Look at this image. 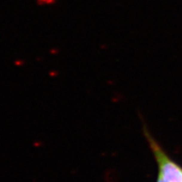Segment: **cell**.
Here are the masks:
<instances>
[{
	"mask_svg": "<svg viewBox=\"0 0 182 182\" xmlns=\"http://www.w3.org/2000/svg\"><path fill=\"white\" fill-rule=\"evenodd\" d=\"M55 0H38L40 4H51L52 3H54Z\"/></svg>",
	"mask_w": 182,
	"mask_h": 182,
	"instance_id": "cell-2",
	"label": "cell"
},
{
	"mask_svg": "<svg viewBox=\"0 0 182 182\" xmlns=\"http://www.w3.org/2000/svg\"><path fill=\"white\" fill-rule=\"evenodd\" d=\"M143 131L158 167L156 182H182V166L174 160L143 123Z\"/></svg>",
	"mask_w": 182,
	"mask_h": 182,
	"instance_id": "cell-1",
	"label": "cell"
}]
</instances>
